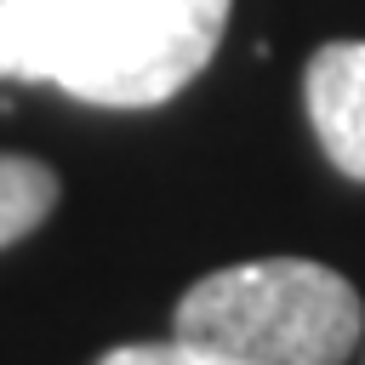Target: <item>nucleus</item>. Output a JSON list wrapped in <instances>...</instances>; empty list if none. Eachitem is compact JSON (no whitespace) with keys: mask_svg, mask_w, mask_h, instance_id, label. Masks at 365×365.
I'll use <instances>...</instances> for the list:
<instances>
[{"mask_svg":"<svg viewBox=\"0 0 365 365\" xmlns=\"http://www.w3.org/2000/svg\"><path fill=\"white\" fill-rule=\"evenodd\" d=\"M228 11L234 0H0V80L154 108L217 57Z\"/></svg>","mask_w":365,"mask_h":365,"instance_id":"f257e3e1","label":"nucleus"},{"mask_svg":"<svg viewBox=\"0 0 365 365\" xmlns=\"http://www.w3.org/2000/svg\"><path fill=\"white\" fill-rule=\"evenodd\" d=\"M359 325V291L308 257L217 268L177 302V336L228 365H342Z\"/></svg>","mask_w":365,"mask_h":365,"instance_id":"f03ea898","label":"nucleus"},{"mask_svg":"<svg viewBox=\"0 0 365 365\" xmlns=\"http://www.w3.org/2000/svg\"><path fill=\"white\" fill-rule=\"evenodd\" d=\"M302 97L325 160L365 182V40H325L302 74Z\"/></svg>","mask_w":365,"mask_h":365,"instance_id":"7ed1b4c3","label":"nucleus"},{"mask_svg":"<svg viewBox=\"0 0 365 365\" xmlns=\"http://www.w3.org/2000/svg\"><path fill=\"white\" fill-rule=\"evenodd\" d=\"M57 205V171L29 154H0V245L34 234Z\"/></svg>","mask_w":365,"mask_h":365,"instance_id":"20e7f679","label":"nucleus"},{"mask_svg":"<svg viewBox=\"0 0 365 365\" xmlns=\"http://www.w3.org/2000/svg\"><path fill=\"white\" fill-rule=\"evenodd\" d=\"M97 365H228V359H217V354H205V348L171 336V342H131V348H114V354H103Z\"/></svg>","mask_w":365,"mask_h":365,"instance_id":"39448f33","label":"nucleus"}]
</instances>
